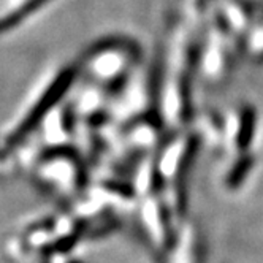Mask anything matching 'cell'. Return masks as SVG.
Here are the masks:
<instances>
[{
    "instance_id": "obj_8",
    "label": "cell",
    "mask_w": 263,
    "mask_h": 263,
    "mask_svg": "<svg viewBox=\"0 0 263 263\" xmlns=\"http://www.w3.org/2000/svg\"><path fill=\"white\" fill-rule=\"evenodd\" d=\"M176 257V263H203L204 241L203 233L194 220L185 219L178 229L175 246L170 251Z\"/></svg>"
},
{
    "instance_id": "obj_1",
    "label": "cell",
    "mask_w": 263,
    "mask_h": 263,
    "mask_svg": "<svg viewBox=\"0 0 263 263\" xmlns=\"http://www.w3.org/2000/svg\"><path fill=\"white\" fill-rule=\"evenodd\" d=\"M141 62V46L125 35H108L92 42L77 64L80 74L105 87L111 97Z\"/></svg>"
},
{
    "instance_id": "obj_5",
    "label": "cell",
    "mask_w": 263,
    "mask_h": 263,
    "mask_svg": "<svg viewBox=\"0 0 263 263\" xmlns=\"http://www.w3.org/2000/svg\"><path fill=\"white\" fill-rule=\"evenodd\" d=\"M140 227L154 248L170 254L175 246L179 225L168 206L163 194H156L140 200Z\"/></svg>"
},
{
    "instance_id": "obj_7",
    "label": "cell",
    "mask_w": 263,
    "mask_h": 263,
    "mask_svg": "<svg viewBox=\"0 0 263 263\" xmlns=\"http://www.w3.org/2000/svg\"><path fill=\"white\" fill-rule=\"evenodd\" d=\"M258 130V112L251 103L239 105L227 116V151L235 154L252 153Z\"/></svg>"
},
{
    "instance_id": "obj_6",
    "label": "cell",
    "mask_w": 263,
    "mask_h": 263,
    "mask_svg": "<svg viewBox=\"0 0 263 263\" xmlns=\"http://www.w3.org/2000/svg\"><path fill=\"white\" fill-rule=\"evenodd\" d=\"M80 119L71 102L55 106L39 127L42 143L48 149L73 147Z\"/></svg>"
},
{
    "instance_id": "obj_9",
    "label": "cell",
    "mask_w": 263,
    "mask_h": 263,
    "mask_svg": "<svg viewBox=\"0 0 263 263\" xmlns=\"http://www.w3.org/2000/svg\"><path fill=\"white\" fill-rule=\"evenodd\" d=\"M197 134L203 144L210 146L213 151H227V116L219 115L214 109H206L198 119Z\"/></svg>"
},
{
    "instance_id": "obj_4",
    "label": "cell",
    "mask_w": 263,
    "mask_h": 263,
    "mask_svg": "<svg viewBox=\"0 0 263 263\" xmlns=\"http://www.w3.org/2000/svg\"><path fill=\"white\" fill-rule=\"evenodd\" d=\"M238 49L239 43L232 35L210 23L201 33L197 62V74L203 83L211 87H220L227 83L233 68L235 51Z\"/></svg>"
},
{
    "instance_id": "obj_12",
    "label": "cell",
    "mask_w": 263,
    "mask_h": 263,
    "mask_svg": "<svg viewBox=\"0 0 263 263\" xmlns=\"http://www.w3.org/2000/svg\"><path fill=\"white\" fill-rule=\"evenodd\" d=\"M241 51L248 55L249 59L263 62V14L260 23H257L249 33L244 36L241 43Z\"/></svg>"
},
{
    "instance_id": "obj_11",
    "label": "cell",
    "mask_w": 263,
    "mask_h": 263,
    "mask_svg": "<svg viewBox=\"0 0 263 263\" xmlns=\"http://www.w3.org/2000/svg\"><path fill=\"white\" fill-rule=\"evenodd\" d=\"M51 0H20L17 4L4 10L2 14V32L7 33L14 27L21 26L32 14L42 10Z\"/></svg>"
},
{
    "instance_id": "obj_3",
    "label": "cell",
    "mask_w": 263,
    "mask_h": 263,
    "mask_svg": "<svg viewBox=\"0 0 263 263\" xmlns=\"http://www.w3.org/2000/svg\"><path fill=\"white\" fill-rule=\"evenodd\" d=\"M87 163L74 147L40 151L32 165L35 182L70 204L89 189Z\"/></svg>"
},
{
    "instance_id": "obj_10",
    "label": "cell",
    "mask_w": 263,
    "mask_h": 263,
    "mask_svg": "<svg viewBox=\"0 0 263 263\" xmlns=\"http://www.w3.org/2000/svg\"><path fill=\"white\" fill-rule=\"evenodd\" d=\"M255 165H257V156L254 151L244 154H235L233 160L230 162V165L223 173V187L230 192H238L248 182L249 176L255 170Z\"/></svg>"
},
{
    "instance_id": "obj_2",
    "label": "cell",
    "mask_w": 263,
    "mask_h": 263,
    "mask_svg": "<svg viewBox=\"0 0 263 263\" xmlns=\"http://www.w3.org/2000/svg\"><path fill=\"white\" fill-rule=\"evenodd\" d=\"M78 74L80 71L77 65H65L40 81L32 96L27 99L24 108L17 112L14 121L5 130L2 141L4 157L24 144L33 132L39 130L46 116L62 103L64 97L71 90Z\"/></svg>"
}]
</instances>
